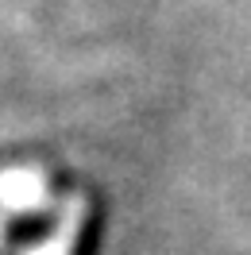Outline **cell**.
<instances>
[{"mask_svg": "<svg viewBox=\"0 0 251 255\" xmlns=\"http://www.w3.org/2000/svg\"><path fill=\"white\" fill-rule=\"evenodd\" d=\"M47 201V182L39 170H8L0 178V205L12 213H31Z\"/></svg>", "mask_w": 251, "mask_h": 255, "instance_id": "1", "label": "cell"}, {"mask_svg": "<svg viewBox=\"0 0 251 255\" xmlns=\"http://www.w3.org/2000/svg\"><path fill=\"white\" fill-rule=\"evenodd\" d=\"M81 217H85V201L81 197H70L62 209V221H58V228L50 232L47 244H39L31 255H70L74 252V240H78L81 232Z\"/></svg>", "mask_w": 251, "mask_h": 255, "instance_id": "2", "label": "cell"}]
</instances>
